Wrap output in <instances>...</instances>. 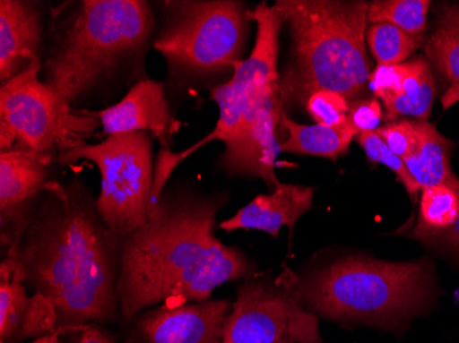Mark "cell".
<instances>
[{"mask_svg": "<svg viewBox=\"0 0 459 343\" xmlns=\"http://www.w3.org/2000/svg\"><path fill=\"white\" fill-rule=\"evenodd\" d=\"M301 305L318 317L378 329H406L432 305L437 294L429 259L383 262L347 255L296 278Z\"/></svg>", "mask_w": 459, "mask_h": 343, "instance_id": "4", "label": "cell"}, {"mask_svg": "<svg viewBox=\"0 0 459 343\" xmlns=\"http://www.w3.org/2000/svg\"><path fill=\"white\" fill-rule=\"evenodd\" d=\"M275 9L288 24L291 62L281 79L283 100L304 103L318 91L348 100L368 90L366 53L368 4L333 0H278Z\"/></svg>", "mask_w": 459, "mask_h": 343, "instance_id": "5", "label": "cell"}, {"mask_svg": "<svg viewBox=\"0 0 459 343\" xmlns=\"http://www.w3.org/2000/svg\"><path fill=\"white\" fill-rule=\"evenodd\" d=\"M153 12L143 0H84L59 22L41 61V73L69 105H76L141 65L153 35Z\"/></svg>", "mask_w": 459, "mask_h": 343, "instance_id": "3", "label": "cell"}, {"mask_svg": "<svg viewBox=\"0 0 459 343\" xmlns=\"http://www.w3.org/2000/svg\"><path fill=\"white\" fill-rule=\"evenodd\" d=\"M440 102H442V107L445 112L453 107L454 105H456L459 102V84L448 87L445 94H443Z\"/></svg>", "mask_w": 459, "mask_h": 343, "instance_id": "31", "label": "cell"}, {"mask_svg": "<svg viewBox=\"0 0 459 343\" xmlns=\"http://www.w3.org/2000/svg\"><path fill=\"white\" fill-rule=\"evenodd\" d=\"M314 188L281 183L268 195H259L239 209L233 218L221 221L219 228L226 232L259 229L277 238L282 227L293 232L295 224L312 208Z\"/></svg>", "mask_w": 459, "mask_h": 343, "instance_id": "16", "label": "cell"}, {"mask_svg": "<svg viewBox=\"0 0 459 343\" xmlns=\"http://www.w3.org/2000/svg\"><path fill=\"white\" fill-rule=\"evenodd\" d=\"M422 124L424 121L401 118L381 126L377 133L391 149L392 153L404 159L419 147Z\"/></svg>", "mask_w": 459, "mask_h": 343, "instance_id": "26", "label": "cell"}, {"mask_svg": "<svg viewBox=\"0 0 459 343\" xmlns=\"http://www.w3.org/2000/svg\"><path fill=\"white\" fill-rule=\"evenodd\" d=\"M281 131H285V141H280L281 153L300 154V156L340 159L348 153L351 141L358 133L351 124L342 126L304 125L291 120L286 112L281 118Z\"/></svg>", "mask_w": 459, "mask_h": 343, "instance_id": "17", "label": "cell"}, {"mask_svg": "<svg viewBox=\"0 0 459 343\" xmlns=\"http://www.w3.org/2000/svg\"><path fill=\"white\" fill-rule=\"evenodd\" d=\"M28 287L15 272L14 262L0 265V343H18L25 314L30 308Z\"/></svg>", "mask_w": 459, "mask_h": 343, "instance_id": "21", "label": "cell"}, {"mask_svg": "<svg viewBox=\"0 0 459 343\" xmlns=\"http://www.w3.org/2000/svg\"><path fill=\"white\" fill-rule=\"evenodd\" d=\"M58 332V314L53 304L40 294H32L30 308L21 329V340L46 337Z\"/></svg>", "mask_w": 459, "mask_h": 343, "instance_id": "27", "label": "cell"}, {"mask_svg": "<svg viewBox=\"0 0 459 343\" xmlns=\"http://www.w3.org/2000/svg\"><path fill=\"white\" fill-rule=\"evenodd\" d=\"M223 343H322L319 317L301 305L295 275L245 279L224 323Z\"/></svg>", "mask_w": 459, "mask_h": 343, "instance_id": "10", "label": "cell"}, {"mask_svg": "<svg viewBox=\"0 0 459 343\" xmlns=\"http://www.w3.org/2000/svg\"><path fill=\"white\" fill-rule=\"evenodd\" d=\"M123 242L80 182H51L20 244L6 255L33 294L53 304L58 332L116 322Z\"/></svg>", "mask_w": 459, "mask_h": 343, "instance_id": "1", "label": "cell"}, {"mask_svg": "<svg viewBox=\"0 0 459 343\" xmlns=\"http://www.w3.org/2000/svg\"><path fill=\"white\" fill-rule=\"evenodd\" d=\"M355 139L365 150L368 161L374 162V164L385 165L398 176L412 201L417 198V195L421 194V188L412 179L403 159L392 153L391 149L386 146L385 141L381 139L377 131L376 133H359Z\"/></svg>", "mask_w": 459, "mask_h": 343, "instance_id": "24", "label": "cell"}, {"mask_svg": "<svg viewBox=\"0 0 459 343\" xmlns=\"http://www.w3.org/2000/svg\"><path fill=\"white\" fill-rule=\"evenodd\" d=\"M366 41L378 65H398L424 45V36L409 35L391 24H373L366 30Z\"/></svg>", "mask_w": 459, "mask_h": 343, "instance_id": "23", "label": "cell"}, {"mask_svg": "<svg viewBox=\"0 0 459 343\" xmlns=\"http://www.w3.org/2000/svg\"><path fill=\"white\" fill-rule=\"evenodd\" d=\"M224 201L169 191L146 223L124 239L117 298L126 323L153 306L201 303L224 283L254 278V262L215 235Z\"/></svg>", "mask_w": 459, "mask_h": 343, "instance_id": "2", "label": "cell"}, {"mask_svg": "<svg viewBox=\"0 0 459 343\" xmlns=\"http://www.w3.org/2000/svg\"><path fill=\"white\" fill-rule=\"evenodd\" d=\"M429 0H376L368 4V21L391 24L411 36H424L428 28Z\"/></svg>", "mask_w": 459, "mask_h": 343, "instance_id": "22", "label": "cell"}, {"mask_svg": "<svg viewBox=\"0 0 459 343\" xmlns=\"http://www.w3.org/2000/svg\"><path fill=\"white\" fill-rule=\"evenodd\" d=\"M100 120L103 136L148 133L159 141L161 149L171 146L179 123L171 112L164 82L139 80L116 105L92 112Z\"/></svg>", "mask_w": 459, "mask_h": 343, "instance_id": "13", "label": "cell"}, {"mask_svg": "<svg viewBox=\"0 0 459 343\" xmlns=\"http://www.w3.org/2000/svg\"><path fill=\"white\" fill-rule=\"evenodd\" d=\"M41 61L0 87V150H21L59 161L87 144L100 125L92 112H76L45 80Z\"/></svg>", "mask_w": 459, "mask_h": 343, "instance_id": "8", "label": "cell"}, {"mask_svg": "<svg viewBox=\"0 0 459 343\" xmlns=\"http://www.w3.org/2000/svg\"><path fill=\"white\" fill-rule=\"evenodd\" d=\"M43 15L40 6L25 0L0 2V81L22 73L41 61Z\"/></svg>", "mask_w": 459, "mask_h": 343, "instance_id": "15", "label": "cell"}, {"mask_svg": "<svg viewBox=\"0 0 459 343\" xmlns=\"http://www.w3.org/2000/svg\"><path fill=\"white\" fill-rule=\"evenodd\" d=\"M424 246L436 250L445 255L446 259H450L454 264L459 265V216L450 229L429 239L427 244H424Z\"/></svg>", "mask_w": 459, "mask_h": 343, "instance_id": "29", "label": "cell"}, {"mask_svg": "<svg viewBox=\"0 0 459 343\" xmlns=\"http://www.w3.org/2000/svg\"><path fill=\"white\" fill-rule=\"evenodd\" d=\"M350 100L333 91H318L307 99L306 109L316 124L325 126H342L348 121Z\"/></svg>", "mask_w": 459, "mask_h": 343, "instance_id": "25", "label": "cell"}, {"mask_svg": "<svg viewBox=\"0 0 459 343\" xmlns=\"http://www.w3.org/2000/svg\"><path fill=\"white\" fill-rule=\"evenodd\" d=\"M164 17L153 47L171 74L205 77L223 73L241 61L249 15L234 0L161 2Z\"/></svg>", "mask_w": 459, "mask_h": 343, "instance_id": "7", "label": "cell"}, {"mask_svg": "<svg viewBox=\"0 0 459 343\" xmlns=\"http://www.w3.org/2000/svg\"><path fill=\"white\" fill-rule=\"evenodd\" d=\"M455 144L443 136L433 124L424 121L419 147L403 159L410 175L421 191L447 182L451 170V153Z\"/></svg>", "mask_w": 459, "mask_h": 343, "instance_id": "19", "label": "cell"}, {"mask_svg": "<svg viewBox=\"0 0 459 343\" xmlns=\"http://www.w3.org/2000/svg\"><path fill=\"white\" fill-rule=\"evenodd\" d=\"M383 118V106L377 98L357 100L350 106L348 112V123L357 131L358 135L380 130Z\"/></svg>", "mask_w": 459, "mask_h": 343, "instance_id": "28", "label": "cell"}, {"mask_svg": "<svg viewBox=\"0 0 459 343\" xmlns=\"http://www.w3.org/2000/svg\"><path fill=\"white\" fill-rule=\"evenodd\" d=\"M247 15L250 21L256 22L254 50L249 58L234 64L233 77L229 82L218 85L211 91V99L219 109L215 128L205 138L180 153H172L169 149L160 150L152 193L153 208L161 200L165 185L180 162L211 141H221L224 146L231 143L270 106L285 102L278 72L282 17L274 6H268L265 2L247 12Z\"/></svg>", "mask_w": 459, "mask_h": 343, "instance_id": "6", "label": "cell"}, {"mask_svg": "<svg viewBox=\"0 0 459 343\" xmlns=\"http://www.w3.org/2000/svg\"><path fill=\"white\" fill-rule=\"evenodd\" d=\"M153 139L148 133L107 136L100 143L71 150L58 161L86 159L100 169L98 213L121 242L141 228L151 214L156 169Z\"/></svg>", "mask_w": 459, "mask_h": 343, "instance_id": "9", "label": "cell"}, {"mask_svg": "<svg viewBox=\"0 0 459 343\" xmlns=\"http://www.w3.org/2000/svg\"><path fill=\"white\" fill-rule=\"evenodd\" d=\"M74 331L79 334L76 343H116L115 338L100 324H87L74 329Z\"/></svg>", "mask_w": 459, "mask_h": 343, "instance_id": "30", "label": "cell"}, {"mask_svg": "<svg viewBox=\"0 0 459 343\" xmlns=\"http://www.w3.org/2000/svg\"><path fill=\"white\" fill-rule=\"evenodd\" d=\"M230 299L162 304L130 322L126 343H223Z\"/></svg>", "mask_w": 459, "mask_h": 343, "instance_id": "11", "label": "cell"}, {"mask_svg": "<svg viewBox=\"0 0 459 343\" xmlns=\"http://www.w3.org/2000/svg\"><path fill=\"white\" fill-rule=\"evenodd\" d=\"M368 90L384 105V117L428 121L436 98V80L429 62L417 56L398 65H377Z\"/></svg>", "mask_w": 459, "mask_h": 343, "instance_id": "14", "label": "cell"}, {"mask_svg": "<svg viewBox=\"0 0 459 343\" xmlns=\"http://www.w3.org/2000/svg\"><path fill=\"white\" fill-rule=\"evenodd\" d=\"M62 343V342H61Z\"/></svg>", "mask_w": 459, "mask_h": 343, "instance_id": "33", "label": "cell"}, {"mask_svg": "<svg viewBox=\"0 0 459 343\" xmlns=\"http://www.w3.org/2000/svg\"><path fill=\"white\" fill-rule=\"evenodd\" d=\"M458 176L447 182L424 188L420 198L419 219L404 236L427 244L429 239L450 229L459 216Z\"/></svg>", "mask_w": 459, "mask_h": 343, "instance_id": "18", "label": "cell"}, {"mask_svg": "<svg viewBox=\"0 0 459 343\" xmlns=\"http://www.w3.org/2000/svg\"><path fill=\"white\" fill-rule=\"evenodd\" d=\"M33 343H61V334L56 332V334L46 335V337L38 338Z\"/></svg>", "mask_w": 459, "mask_h": 343, "instance_id": "32", "label": "cell"}, {"mask_svg": "<svg viewBox=\"0 0 459 343\" xmlns=\"http://www.w3.org/2000/svg\"><path fill=\"white\" fill-rule=\"evenodd\" d=\"M425 56L448 87L459 84V4H445L424 43Z\"/></svg>", "mask_w": 459, "mask_h": 343, "instance_id": "20", "label": "cell"}, {"mask_svg": "<svg viewBox=\"0 0 459 343\" xmlns=\"http://www.w3.org/2000/svg\"><path fill=\"white\" fill-rule=\"evenodd\" d=\"M50 157L10 150L0 153V224L7 254L14 252L50 180Z\"/></svg>", "mask_w": 459, "mask_h": 343, "instance_id": "12", "label": "cell"}]
</instances>
